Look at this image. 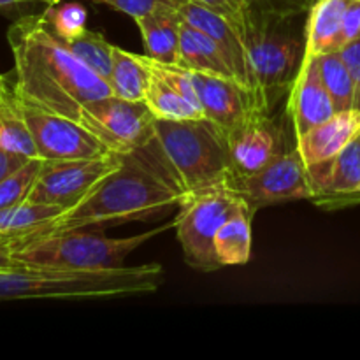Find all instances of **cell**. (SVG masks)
<instances>
[{"mask_svg": "<svg viewBox=\"0 0 360 360\" xmlns=\"http://www.w3.org/2000/svg\"><path fill=\"white\" fill-rule=\"evenodd\" d=\"M150 83V69L144 55L112 48V67L108 84L111 94L127 101H144Z\"/></svg>", "mask_w": 360, "mask_h": 360, "instance_id": "obj_22", "label": "cell"}, {"mask_svg": "<svg viewBox=\"0 0 360 360\" xmlns=\"http://www.w3.org/2000/svg\"><path fill=\"white\" fill-rule=\"evenodd\" d=\"M42 158H30L0 181V210L25 202L41 171Z\"/></svg>", "mask_w": 360, "mask_h": 360, "instance_id": "obj_27", "label": "cell"}, {"mask_svg": "<svg viewBox=\"0 0 360 360\" xmlns=\"http://www.w3.org/2000/svg\"><path fill=\"white\" fill-rule=\"evenodd\" d=\"M186 197L188 193L174 178L153 141L143 150L122 155V165L115 172L77 206L63 211L34 236L144 221L179 207Z\"/></svg>", "mask_w": 360, "mask_h": 360, "instance_id": "obj_2", "label": "cell"}, {"mask_svg": "<svg viewBox=\"0 0 360 360\" xmlns=\"http://www.w3.org/2000/svg\"><path fill=\"white\" fill-rule=\"evenodd\" d=\"M229 185L253 211L288 200L313 199L308 165L297 146L285 151L255 174L231 179Z\"/></svg>", "mask_w": 360, "mask_h": 360, "instance_id": "obj_10", "label": "cell"}, {"mask_svg": "<svg viewBox=\"0 0 360 360\" xmlns=\"http://www.w3.org/2000/svg\"><path fill=\"white\" fill-rule=\"evenodd\" d=\"M37 0H0V13L13 14V13H23L28 6L35 4ZM21 16V14H20Z\"/></svg>", "mask_w": 360, "mask_h": 360, "instance_id": "obj_34", "label": "cell"}, {"mask_svg": "<svg viewBox=\"0 0 360 360\" xmlns=\"http://www.w3.org/2000/svg\"><path fill=\"white\" fill-rule=\"evenodd\" d=\"M336 108L320 77L315 56L304 58L301 70L288 94L287 118L290 122L295 139L304 136L320 123L336 115Z\"/></svg>", "mask_w": 360, "mask_h": 360, "instance_id": "obj_14", "label": "cell"}, {"mask_svg": "<svg viewBox=\"0 0 360 360\" xmlns=\"http://www.w3.org/2000/svg\"><path fill=\"white\" fill-rule=\"evenodd\" d=\"M320 77L329 91L336 111L355 108V84L340 51L315 56Z\"/></svg>", "mask_w": 360, "mask_h": 360, "instance_id": "obj_25", "label": "cell"}, {"mask_svg": "<svg viewBox=\"0 0 360 360\" xmlns=\"http://www.w3.org/2000/svg\"><path fill=\"white\" fill-rule=\"evenodd\" d=\"M7 42L18 94L48 111L77 122L88 102L111 94L108 81L69 51L42 13L16 18Z\"/></svg>", "mask_w": 360, "mask_h": 360, "instance_id": "obj_1", "label": "cell"}, {"mask_svg": "<svg viewBox=\"0 0 360 360\" xmlns=\"http://www.w3.org/2000/svg\"><path fill=\"white\" fill-rule=\"evenodd\" d=\"M248 206L229 183L192 193L179 206L174 220L176 238L181 245L185 262L200 273L220 269L214 236L231 214Z\"/></svg>", "mask_w": 360, "mask_h": 360, "instance_id": "obj_6", "label": "cell"}, {"mask_svg": "<svg viewBox=\"0 0 360 360\" xmlns=\"http://www.w3.org/2000/svg\"><path fill=\"white\" fill-rule=\"evenodd\" d=\"M37 2H42V4H46V6H55V4L62 2V0H37Z\"/></svg>", "mask_w": 360, "mask_h": 360, "instance_id": "obj_36", "label": "cell"}, {"mask_svg": "<svg viewBox=\"0 0 360 360\" xmlns=\"http://www.w3.org/2000/svg\"><path fill=\"white\" fill-rule=\"evenodd\" d=\"M0 148L28 158H39L25 122L16 83L0 74Z\"/></svg>", "mask_w": 360, "mask_h": 360, "instance_id": "obj_19", "label": "cell"}, {"mask_svg": "<svg viewBox=\"0 0 360 360\" xmlns=\"http://www.w3.org/2000/svg\"><path fill=\"white\" fill-rule=\"evenodd\" d=\"M137 27L143 35L146 56L160 63L179 65V42H181L183 16L179 9L162 7L137 18Z\"/></svg>", "mask_w": 360, "mask_h": 360, "instance_id": "obj_17", "label": "cell"}, {"mask_svg": "<svg viewBox=\"0 0 360 360\" xmlns=\"http://www.w3.org/2000/svg\"><path fill=\"white\" fill-rule=\"evenodd\" d=\"M192 2L206 6L213 11H218V13H221L224 16H227L229 20L234 21V23L238 25V28H241L245 16H243L241 7H239V4L236 2V0H192Z\"/></svg>", "mask_w": 360, "mask_h": 360, "instance_id": "obj_32", "label": "cell"}, {"mask_svg": "<svg viewBox=\"0 0 360 360\" xmlns=\"http://www.w3.org/2000/svg\"><path fill=\"white\" fill-rule=\"evenodd\" d=\"M122 165V155L81 160H42L27 202L48 204L67 211Z\"/></svg>", "mask_w": 360, "mask_h": 360, "instance_id": "obj_8", "label": "cell"}, {"mask_svg": "<svg viewBox=\"0 0 360 360\" xmlns=\"http://www.w3.org/2000/svg\"><path fill=\"white\" fill-rule=\"evenodd\" d=\"M243 16L290 18L308 14L315 0H236Z\"/></svg>", "mask_w": 360, "mask_h": 360, "instance_id": "obj_29", "label": "cell"}, {"mask_svg": "<svg viewBox=\"0 0 360 360\" xmlns=\"http://www.w3.org/2000/svg\"><path fill=\"white\" fill-rule=\"evenodd\" d=\"M172 227L174 221L130 238H105L84 229L49 232L14 243L13 262L14 266L58 271L115 269L122 267L123 260L141 245Z\"/></svg>", "mask_w": 360, "mask_h": 360, "instance_id": "obj_5", "label": "cell"}, {"mask_svg": "<svg viewBox=\"0 0 360 360\" xmlns=\"http://www.w3.org/2000/svg\"><path fill=\"white\" fill-rule=\"evenodd\" d=\"M340 53L343 56L345 63H347L348 70H350L352 77H354L355 108L360 109V35L352 42H348Z\"/></svg>", "mask_w": 360, "mask_h": 360, "instance_id": "obj_31", "label": "cell"}, {"mask_svg": "<svg viewBox=\"0 0 360 360\" xmlns=\"http://www.w3.org/2000/svg\"><path fill=\"white\" fill-rule=\"evenodd\" d=\"M179 65L188 69L190 72L238 79L217 42L210 35L186 23L185 20H183L181 42H179Z\"/></svg>", "mask_w": 360, "mask_h": 360, "instance_id": "obj_20", "label": "cell"}, {"mask_svg": "<svg viewBox=\"0 0 360 360\" xmlns=\"http://www.w3.org/2000/svg\"><path fill=\"white\" fill-rule=\"evenodd\" d=\"M62 41L77 60H81L84 65L90 67L102 79H109V76H111L112 48H115V44L105 41L104 35L86 28L77 37L67 39V41L62 39Z\"/></svg>", "mask_w": 360, "mask_h": 360, "instance_id": "obj_26", "label": "cell"}, {"mask_svg": "<svg viewBox=\"0 0 360 360\" xmlns=\"http://www.w3.org/2000/svg\"><path fill=\"white\" fill-rule=\"evenodd\" d=\"M20 102L37 157L42 160H81L101 158L111 153L76 120L48 111L21 95Z\"/></svg>", "mask_w": 360, "mask_h": 360, "instance_id": "obj_9", "label": "cell"}, {"mask_svg": "<svg viewBox=\"0 0 360 360\" xmlns=\"http://www.w3.org/2000/svg\"><path fill=\"white\" fill-rule=\"evenodd\" d=\"M146 65L150 69V83H148L146 102L158 120H197L204 118V112L193 104H190L160 72L153 67L151 60L144 55Z\"/></svg>", "mask_w": 360, "mask_h": 360, "instance_id": "obj_23", "label": "cell"}, {"mask_svg": "<svg viewBox=\"0 0 360 360\" xmlns=\"http://www.w3.org/2000/svg\"><path fill=\"white\" fill-rule=\"evenodd\" d=\"M94 2L105 4L120 13L129 14L130 18H137L150 14L153 11L162 9V7H171V9H179L186 0H94Z\"/></svg>", "mask_w": 360, "mask_h": 360, "instance_id": "obj_30", "label": "cell"}, {"mask_svg": "<svg viewBox=\"0 0 360 360\" xmlns=\"http://www.w3.org/2000/svg\"><path fill=\"white\" fill-rule=\"evenodd\" d=\"M313 202L323 211L357 206L360 186V136L336 157L308 165Z\"/></svg>", "mask_w": 360, "mask_h": 360, "instance_id": "obj_13", "label": "cell"}, {"mask_svg": "<svg viewBox=\"0 0 360 360\" xmlns=\"http://www.w3.org/2000/svg\"><path fill=\"white\" fill-rule=\"evenodd\" d=\"M157 116L144 101H127L109 94L88 102L77 122L111 153L129 155L155 141Z\"/></svg>", "mask_w": 360, "mask_h": 360, "instance_id": "obj_7", "label": "cell"}, {"mask_svg": "<svg viewBox=\"0 0 360 360\" xmlns=\"http://www.w3.org/2000/svg\"><path fill=\"white\" fill-rule=\"evenodd\" d=\"M302 16H245L239 28L253 88L267 111H273L280 98L290 94L304 62L306 23L299 25Z\"/></svg>", "mask_w": 360, "mask_h": 360, "instance_id": "obj_3", "label": "cell"}, {"mask_svg": "<svg viewBox=\"0 0 360 360\" xmlns=\"http://www.w3.org/2000/svg\"><path fill=\"white\" fill-rule=\"evenodd\" d=\"M357 193H359V199H360V186H359V192Z\"/></svg>", "mask_w": 360, "mask_h": 360, "instance_id": "obj_37", "label": "cell"}, {"mask_svg": "<svg viewBox=\"0 0 360 360\" xmlns=\"http://www.w3.org/2000/svg\"><path fill=\"white\" fill-rule=\"evenodd\" d=\"M155 143L188 195L229 183L227 136L211 120H155Z\"/></svg>", "mask_w": 360, "mask_h": 360, "instance_id": "obj_4", "label": "cell"}, {"mask_svg": "<svg viewBox=\"0 0 360 360\" xmlns=\"http://www.w3.org/2000/svg\"><path fill=\"white\" fill-rule=\"evenodd\" d=\"M179 13H181L183 20L186 23L192 25L197 30L204 32L206 35H210L217 42V46L225 55L232 72L238 77V81H241L246 86L253 88L248 55H246L245 41H243L238 25L232 20H229L227 16H224L221 13H218V11L210 9L206 6H200V4L192 2V0H186L179 7Z\"/></svg>", "mask_w": 360, "mask_h": 360, "instance_id": "obj_15", "label": "cell"}, {"mask_svg": "<svg viewBox=\"0 0 360 360\" xmlns=\"http://www.w3.org/2000/svg\"><path fill=\"white\" fill-rule=\"evenodd\" d=\"M14 243H16L14 239L0 238V267L14 266V262H13Z\"/></svg>", "mask_w": 360, "mask_h": 360, "instance_id": "obj_35", "label": "cell"}, {"mask_svg": "<svg viewBox=\"0 0 360 360\" xmlns=\"http://www.w3.org/2000/svg\"><path fill=\"white\" fill-rule=\"evenodd\" d=\"M192 79L204 116L220 127L225 136L257 112H271L253 88L234 77L192 72Z\"/></svg>", "mask_w": 360, "mask_h": 360, "instance_id": "obj_12", "label": "cell"}, {"mask_svg": "<svg viewBox=\"0 0 360 360\" xmlns=\"http://www.w3.org/2000/svg\"><path fill=\"white\" fill-rule=\"evenodd\" d=\"M357 136H360V109L354 108L338 111L327 122L299 137L297 148L306 165H311L336 157Z\"/></svg>", "mask_w": 360, "mask_h": 360, "instance_id": "obj_16", "label": "cell"}, {"mask_svg": "<svg viewBox=\"0 0 360 360\" xmlns=\"http://www.w3.org/2000/svg\"><path fill=\"white\" fill-rule=\"evenodd\" d=\"M231 155V179L246 178L297 146V139L288 137L287 129L271 112H257L238 129L227 134ZM229 179V181H231Z\"/></svg>", "mask_w": 360, "mask_h": 360, "instance_id": "obj_11", "label": "cell"}, {"mask_svg": "<svg viewBox=\"0 0 360 360\" xmlns=\"http://www.w3.org/2000/svg\"><path fill=\"white\" fill-rule=\"evenodd\" d=\"M28 160H30L28 157H23V155L13 153V151H7L0 148V181L4 178H7L11 172L20 169L23 164H27Z\"/></svg>", "mask_w": 360, "mask_h": 360, "instance_id": "obj_33", "label": "cell"}, {"mask_svg": "<svg viewBox=\"0 0 360 360\" xmlns=\"http://www.w3.org/2000/svg\"><path fill=\"white\" fill-rule=\"evenodd\" d=\"M46 23L60 39H74L86 30V9L77 2H58L42 11Z\"/></svg>", "mask_w": 360, "mask_h": 360, "instance_id": "obj_28", "label": "cell"}, {"mask_svg": "<svg viewBox=\"0 0 360 360\" xmlns=\"http://www.w3.org/2000/svg\"><path fill=\"white\" fill-rule=\"evenodd\" d=\"M348 0H315L306 20V55L343 49V16Z\"/></svg>", "mask_w": 360, "mask_h": 360, "instance_id": "obj_18", "label": "cell"}, {"mask_svg": "<svg viewBox=\"0 0 360 360\" xmlns=\"http://www.w3.org/2000/svg\"><path fill=\"white\" fill-rule=\"evenodd\" d=\"M62 213L63 210L56 206L34 204L27 200L18 206L4 207L0 210V238L14 239V241L30 238L39 229L58 218Z\"/></svg>", "mask_w": 360, "mask_h": 360, "instance_id": "obj_24", "label": "cell"}, {"mask_svg": "<svg viewBox=\"0 0 360 360\" xmlns=\"http://www.w3.org/2000/svg\"><path fill=\"white\" fill-rule=\"evenodd\" d=\"M255 211L250 206L236 211L225 220L214 236V252L221 267L245 266L252 255V218Z\"/></svg>", "mask_w": 360, "mask_h": 360, "instance_id": "obj_21", "label": "cell"}]
</instances>
